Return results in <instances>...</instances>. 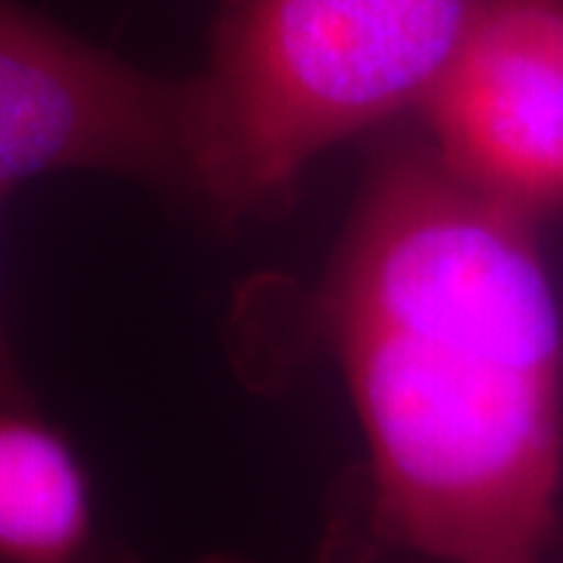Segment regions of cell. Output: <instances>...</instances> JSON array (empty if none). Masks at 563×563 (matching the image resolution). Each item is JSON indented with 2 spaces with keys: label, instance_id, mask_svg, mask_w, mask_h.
Listing matches in <instances>:
<instances>
[{
  "label": "cell",
  "instance_id": "277c9868",
  "mask_svg": "<svg viewBox=\"0 0 563 563\" xmlns=\"http://www.w3.org/2000/svg\"><path fill=\"white\" fill-rule=\"evenodd\" d=\"M432 151L529 220L563 213V0H476L420 103Z\"/></svg>",
  "mask_w": 563,
  "mask_h": 563
},
{
  "label": "cell",
  "instance_id": "8992f818",
  "mask_svg": "<svg viewBox=\"0 0 563 563\" xmlns=\"http://www.w3.org/2000/svg\"><path fill=\"white\" fill-rule=\"evenodd\" d=\"M32 395L22 383L16 361H13V351L7 342V329H3V307H0V404H29Z\"/></svg>",
  "mask_w": 563,
  "mask_h": 563
},
{
  "label": "cell",
  "instance_id": "3957f363",
  "mask_svg": "<svg viewBox=\"0 0 563 563\" xmlns=\"http://www.w3.org/2000/svg\"><path fill=\"white\" fill-rule=\"evenodd\" d=\"M188 110V81L151 79L0 0V198L63 169L191 188Z\"/></svg>",
  "mask_w": 563,
  "mask_h": 563
},
{
  "label": "cell",
  "instance_id": "52a82bcc",
  "mask_svg": "<svg viewBox=\"0 0 563 563\" xmlns=\"http://www.w3.org/2000/svg\"><path fill=\"white\" fill-rule=\"evenodd\" d=\"M210 563H232V561H210ZM335 563H361L357 558H344V561H335Z\"/></svg>",
  "mask_w": 563,
  "mask_h": 563
},
{
  "label": "cell",
  "instance_id": "5b68a950",
  "mask_svg": "<svg viewBox=\"0 0 563 563\" xmlns=\"http://www.w3.org/2000/svg\"><path fill=\"white\" fill-rule=\"evenodd\" d=\"M0 563H139L98 529L76 448L32 401L0 404Z\"/></svg>",
  "mask_w": 563,
  "mask_h": 563
},
{
  "label": "cell",
  "instance_id": "7a4b0ae2",
  "mask_svg": "<svg viewBox=\"0 0 563 563\" xmlns=\"http://www.w3.org/2000/svg\"><path fill=\"white\" fill-rule=\"evenodd\" d=\"M476 0H239L210 73L188 81L191 188L242 217L313 157L420 107Z\"/></svg>",
  "mask_w": 563,
  "mask_h": 563
},
{
  "label": "cell",
  "instance_id": "ba28073f",
  "mask_svg": "<svg viewBox=\"0 0 563 563\" xmlns=\"http://www.w3.org/2000/svg\"><path fill=\"white\" fill-rule=\"evenodd\" d=\"M529 563H542V561H529Z\"/></svg>",
  "mask_w": 563,
  "mask_h": 563
},
{
  "label": "cell",
  "instance_id": "6da1fadb",
  "mask_svg": "<svg viewBox=\"0 0 563 563\" xmlns=\"http://www.w3.org/2000/svg\"><path fill=\"white\" fill-rule=\"evenodd\" d=\"M366 432L373 529L439 563L542 561L561 532L563 317L536 220L422 144L388 151L325 285Z\"/></svg>",
  "mask_w": 563,
  "mask_h": 563
}]
</instances>
